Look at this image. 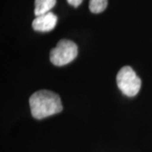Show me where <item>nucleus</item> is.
Returning a JSON list of instances; mask_svg holds the SVG:
<instances>
[{"mask_svg": "<svg viewBox=\"0 0 152 152\" xmlns=\"http://www.w3.org/2000/svg\"><path fill=\"white\" fill-rule=\"evenodd\" d=\"M29 102L31 114L36 119H42L58 113L63 110L59 96L47 90L39 91L32 94Z\"/></svg>", "mask_w": 152, "mask_h": 152, "instance_id": "nucleus-1", "label": "nucleus"}, {"mask_svg": "<svg viewBox=\"0 0 152 152\" xmlns=\"http://www.w3.org/2000/svg\"><path fill=\"white\" fill-rule=\"evenodd\" d=\"M78 55V47L74 42L62 39L50 52V60L55 66H64L71 63Z\"/></svg>", "mask_w": 152, "mask_h": 152, "instance_id": "nucleus-3", "label": "nucleus"}, {"mask_svg": "<svg viewBox=\"0 0 152 152\" xmlns=\"http://www.w3.org/2000/svg\"><path fill=\"white\" fill-rule=\"evenodd\" d=\"M56 4V0H35V15L39 16L51 12Z\"/></svg>", "mask_w": 152, "mask_h": 152, "instance_id": "nucleus-5", "label": "nucleus"}, {"mask_svg": "<svg viewBox=\"0 0 152 152\" xmlns=\"http://www.w3.org/2000/svg\"><path fill=\"white\" fill-rule=\"evenodd\" d=\"M68 3L70 4V5L74 6V7H79V6L81 4V3L83 2V0H67Z\"/></svg>", "mask_w": 152, "mask_h": 152, "instance_id": "nucleus-7", "label": "nucleus"}, {"mask_svg": "<svg viewBox=\"0 0 152 152\" xmlns=\"http://www.w3.org/2000/svg\"><path fill=\"white\" fill-rule=\"evenodd\" d=\"M58 22V17L53 12L36 16L32 22V28L37 31L48 32L53 30Z\"/></svg>", "mask_w": 152, "mask_h": 152, "instance_id": "nucleus-4", "label": "nucleus"}, {"mask_svg": "<svg viewBox=\"0 0 152 152\" xmlns=\"http://www.w3.org/2000/svg\"><path fill=\"white\" fill-rule=\"evenodd\" d=\"M107 6V0H90L89 9L91 13L99 14L103 12Z\"/></svg>", "mask_w": 152, "mask_h": 152, "instance_id": "nucleus-6", "label": "nucleus"}, {"mask_svg": "<svg viewBox=\"0 0 152 152\" xmlns=\"http://www.w3.org/2000/svg\"><path fill=\"white\" fill-rule=\"evenodd\" d=\"M117 85L124 95L132 97L140 91L141 80L131 67L124 66L117 75Z\"/></svg>", "mask_w": 152, "mask_h": 152, "instance_id": "nucleus-2", "label": "nucleus"}]
</instances>
